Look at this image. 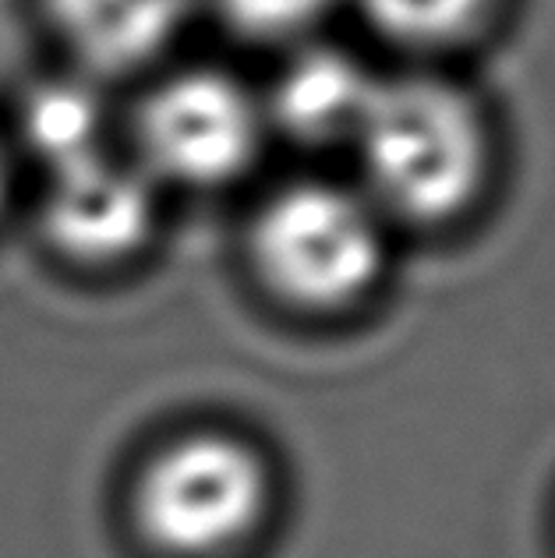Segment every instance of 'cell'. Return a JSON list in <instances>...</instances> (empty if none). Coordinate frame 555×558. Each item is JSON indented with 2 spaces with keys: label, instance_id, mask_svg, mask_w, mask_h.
<instances>
[{
  "label": "cell",
  "instance_id": "cell-6",
  "mask_svg": "<svg viewBox=\"0 0 555 558\" xmlns=\"http://www.w3.org/2000/svg\"><path fill=\"white\" fill-rule=\"evenodd\" d=\"M378 85L358 61L336 50L301 53L276 85V113L301 138L358 135Z\"/></svg>",
  "mask_w": 555,
  "mask_h": 558
},
{
  "label": "cell",
  "instance_id": "cell-7",
  "mask_svg": "<svg viewBox=\"0 0 555 558\" xmlns=\"http://www.w3.org/2000/svg\"><path fill=\"white\" fill-rule=\"evenodd\" d=\"M50 8L82 57L121 71L167 47L188 0H50Z\"/></svg>",
  "mask_w": 555,
  "mask_h": 558
},
{
  "label": "cell",
  "instance_id": "cell-10",
  "mask_svg": "<svg viewBox=\"0 0 555 558\" xmlns=\"http://www.w3.org/2000/svg\"><path fill=\"white\" fill-rule=\"evenodd\" d=\"M216 4L248 36H290L309 28L329 0H216Z\"/></svg>",
  "mask_w": 555,
  "mask_h": 558
},
{
  "label": "cell",
  "instance_id": "cell-2",
  "mask_svg": "<svg viewBox=\"0 0 555 558\" xmlns=\"http://www.w3.org/2000/svg\"><path fill=\"white\" fill-rule=\"evenodd\" d=\"M269 502L266 466L220 435L170 446L138 484V523L173 555H213L255 531Z\"/></svg>",
  "mask_w": 555,
  "mask_h": 558
},
{
  "label": "cell",
  "instance_id": "cell-4",
  "mask_svg": "<svg viewBox=\"0 0 555 558\" xmlns=\"http://www.w3.org/2000/svg\"><path fill=\"white\" fill-rule=\"evenodd\" d=\"M142 145L164 178L220 184L255 156L258 117L233 82L220 75H184L145 102Z\"/></svg>",
  "mask_w": 555,
  "mask_h": 558
},
{
  "label": "cell",
  "instance_id": "cell-11",
  "mask_svg": "<svg viewBox=\"0 0 555 558\" xmlns=\"http://www.w3.org/2000/svg\"><path fill=\"white\" fill-rule=\"evenodd\" d=\"M0 198H4V163H0Z\"/></svg>",
  "mask_w": 555,
  "mask_h": 558
},
{
  "label": "cell",
  "instance_id": "cell-1",
  "mask_svg": "<svg viewBox=\"0 0 555 558\" xmlns=\"http://www.w3.org/2000/svg\"><path fill=\"white\" fill-rule=\"evenodd\" d=\"M354 138L375 198L397 216L446 219L463 209L481 181V128L446 85H378Z\"/></svg>",
  "mask_w": 555,
  "mask_h": 558
},
{
  "label": "cell",
  "instance_id": "cell-5",
  "mask_svg": "<svg viewBox=\"0 0 555 558\" xmlns=\"http://www.w3.org/2000/svg\"><path fill=\"white\" fill-rule=\"evenodd\" d=\"M47 227L53 241L79 258H121L135 252L153 227V191L142 173L93 153L53 170Z\"/></svg>",
  "mask_w": 555,
  "mask_h": 558
},
{
  "label": "cell",
  "instance_id": "cell-3",
  "mask_svg": "<svg viewBox=\"0 0 555 558\" xmlns=\"http://www.w3.org/2000/svg\"><path fill=\"white\" fill-rule=\"evenodd\" d=\"M255 255L283 298L309 307L354 301L383 266L372 209L326 184L290 187L269 202L255 230Z\"/></svg>",
  "mask_w": 555,
  "mask_h": 558
},
{
  "label": "cell",
  "instance_id": "cell-9",
  "mask_svg": "<svg viewBox=\"0 0 555 558\" xmlns=\"http://www.w3.org/2000/svg\"><path fill=\"white\" fill-rule=\"evenodd\" d=\"M488 0H364L378 28L407 43H443L467 33Z\"/></svg>",
  "mask_w": 555,
  "mask_h": 558
},
{
  "label": "cell",
  "instance_id": "cell-8",
  "mask_svg": "<svg viewBox=\"0 0 555 558\" xmlns=\"http://www.w3.org/2000/svg\"><path fill=\"white\" fill-rule=\"evenodd\" d=\"M99 131L104 110L75 82H53L25 102V135L53 170L99 153Z\"/></svg>",
  "mask_w": 555,
  "mask_h": 558
}]
</instances>
